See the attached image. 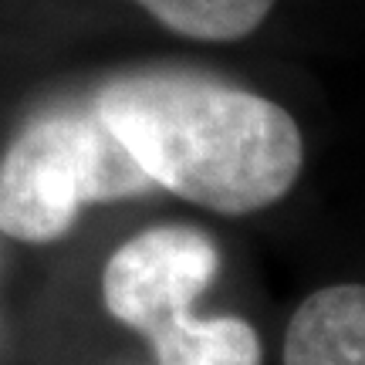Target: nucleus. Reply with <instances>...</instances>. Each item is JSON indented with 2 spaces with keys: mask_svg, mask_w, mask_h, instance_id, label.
<instances>
[{
  "mask_svg": "<svg viewBox=\"0 0 365 365\" xmlns=\"http://www.w3.org/2000/svg\"><path fill=\"white\" fill-rule=\"evenodd\" d=\"M173 34L190 41H244L267 21L277 0H132Z\"/></svg>",
  "mask_w": 365,
  "mask_h": 365,
  "instance_id": "nucleus-6",
  "label": "nucleus"
},
{
  "mask_svg": "<svg viewBox=\"0 0 365 365\" xmlns=\"http://www.w3.org/2000/svg\"><path fill=\"white\" fill-rule=\"evenodd\" d=\"M91 108L153 186L223 217L284 200L304 166L291 112L223 81L139 71L108 81Z\"/></svg>",
  "mask_w": 365,
  "mask_h": 365,
  "instance_id": "nucleus-1",
  "label": "nucleus"
},
{
  "mask_svg": "<svg viewBox=\"0 0 365 365\" xmlns=\"http://www.w3.org/2000/svg\"><path fill=\"white\" fill-rule=\"evenodd\" d=\"M159 365H261V339L244 318L186 312L149 335Z\"/></svg>",
  "mask_w": 365,
  "mask_h": 365,
  "instance_id": "nucleus-5",
  "label": "nucleus"
},
{
  "mask_svg": "<svg viewBox=\"0 0 365 365\" xmlns=\"http://www.w3.org/2000/svg\"><path fill=\"white\" fill-rule=\"evenodd\" d=\"M156 190L95 108H65L27 125L0 159V234L51 244L91 203Z\"/></svg>",
  "mask_w": 365,
  "mask_h": 365,
  "instance_id": "nucleus-2",
  "label": "nucleus"
},
{
  "mask_svg": "<svg viewBox=\"0 0 365 365\" xmlns=\"http://www.w3.org/2000/svg\"><path fill=\"white\" fill-rule=\"evenodd\" d=\"M220 271V250L210 234L166 223L143 230L108 257L102 301L108 314L139 335H153L173 318L193 312V301Z\"/></svg>",
  "mask_w": 365,
  "mask_h": 365,
  "instance_id": "nucleus-3",
  "label": "nucleus"
},
{
  "mask_svg": "<svg viewBox=\"0 0 365 365\" xmlns=\"http://www.w3.org/2000/svg\"><path fill=\"white\" fill-rule=\"evenodd\" d=\"M284 365H365V284L318 287L284 331Z\"/></svg>",
  "mask_w": 365,
  "mask_h": 365,
  "instance_id": "nucleus-4",
  "label": "nucleus"
}]
</instances>
